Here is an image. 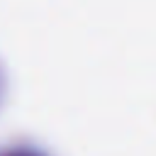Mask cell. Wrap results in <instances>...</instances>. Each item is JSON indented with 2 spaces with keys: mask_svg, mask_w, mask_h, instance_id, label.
Here are the masks:
<instances>
[{
  "mask_svg": "<svg viewBox=\"0 0 156 156\" xmlns=\"http://www.w3.org/2000/svg\"><path fill=\"white\" fill-rule=\"evenodd\" d=\"M5 156H41V154H37V151H27V149H22V151H10V154H5Z\"/></svg>",
  "mask_w": 156,
  "mask_h": 156,
  "instance_id": "6da1fadb",
  "label": "cell"
}]
</instances>
